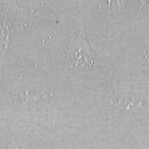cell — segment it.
Segmentation results:
<instances>
[{
    "mask_svg": "<svg viewBox=\"0 0 149 149\" xmlns=\"http://www.w3.org/2000/svg\"><path fill=\"white\" fill-rule=\"evenodd\" d=\"M84 30H81L79 34L75 37L70 46L69 56L75 66L91 65L93 64L92 55L90 48L86 40Z\"/></svg>",
    "mask_w": 149,
    "mask_h": 149,
    "instance_id": "cell-1",
    "label": "cell"
}]
</instances>
